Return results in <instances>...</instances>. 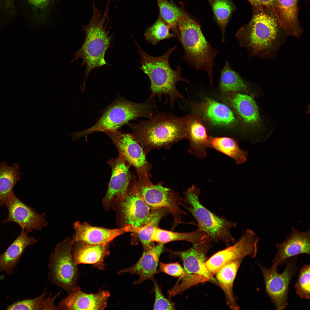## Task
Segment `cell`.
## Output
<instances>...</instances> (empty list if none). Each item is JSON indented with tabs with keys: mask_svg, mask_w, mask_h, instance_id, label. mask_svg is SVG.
<instances>
[{
	"mask_svg": "<svg viewBox=\"0 0 310 310\" xmlns=\"http://www.w3.org/2000/svg\"><path fill=\"white\" fill-rule=\"evenodd\" d=\"M72 238L59 243L49 261L48 276L53 283L69 294L75 287L79 276L77 265L72 256Z\"/></svg>",
	"mask_w": 310,
	"mask_h": 310,
	"instance_id": "obj_9",
	"label": "cell"
},
{
	"mask_svg": "<svg viewBox=\"0 0 310 310\" xmlns=\"http://www.w3.org/2000/svg\"><path fill=\"white\" fill-rule=\"evenodd\" d=\"M15 0H0V30L18 15Z\"/></svg>",
	"mask_w": 310,
	"mask_h": 310,
	"instance_id": "obj_38",
	"label": "cell"
},
{
	"mask_svg": "<svg viewBox=\"0 0 310 310\" xmlns=\"http://www.w3.org/2000/svg\"><path fill=\"white\" fill-rule=\"evenodd\" d=\"M19 169L17 163L11 166L5 162L0 164V207L4 205L15 185L21 179Z\"/></svg>",
	"mask_w": 310,
	"mask_h": 310,
	"instance_id": "obj_30",
	"label": "cell"
},
{
	"mask_svg": "<svg viewBox=\"0 0 310 310\" xmlns=\"http://www.w3.org/2000/svg\"><path fill=\"white\" fill-rule=\"evenodd\" d=\"M215 19L222 33V41L225 42L226 28L235 9L231 0H209Z\"/></svg>",
	"mask_w": 310,
	"mask_h": 310,
	"instance_id": "obj_34",
	"label": "cell"
},
{
	"mask_svg": "<svg viewBox=\"0 0 310 310\" xmlns=\"http://www.w3.org/2000/svg\"><path fill=\"white\" fill-rule=\"evenodd\" d=\"M107 163L111 169V175L106 193L102 201L104 209L108 211L118 201L125 195L133 175L131 166L121 155L110 159Z\"/></svg>",
	"mask_w": 310,
	"mask_h": 310,
	"instance_id": "obj_15",
	"label": "cell"
},
{
	"mask_svg": "<svg viewBox=\"0 0 310 310\" xmlns=\"http://www.w3.org/2000/svg\"><path fill=\"white\" fill-rule=\"evenodd\" d=\"M111 140L121 155L136 170L138 177L147 183L151 182V163L147 160V155L141 146L131 134L122 132L118 130L104 132Z\"/></svg>",
	"mask_w": 310,
	"mask_h": 310,
	"instance_id": "obj_12",
	"label": "cell"
},
{
	"mask_svg": "<svg viewBox=\"0 0 310 310\" xmlns=\"http://www.w3.org/2000/svg\"><path fill=\"white\" fill-rule=\"evenodd\" d=\"M209 239L207 234L198 229L191 232L181 233L167 230L158 227L154 232L151 240L154 242L164 244L172 241H185L193 244Z\"/></svg>",
	"mask_w": 310,
	"mask_h": 310,
	"instance_id": "obj_29",
	"label": "cell"
},
{
	"mask_svg": "<svg viewBox=\"0 0 310 310\" xmlns=\"http://www.w3.org/2000/svg\"><path fill=\"white\" fill-rule=\"evenodd\" d=\"M297 260L296 257L288 260L284 271L280 274L276 268L266 269L258 264L266 292L277 310H284L288 305L289 285L297 270Z\"/></svg>",
	"mask_w": 310,
	"mask_h": 310,
	"instance_id": "obj_14",
	"label": "cell"
},
{
	"mask_svg": "<svg viewBox=\"0 0 310 310\" xmlns=\"http://www.w3.org/2000/svg\"><path fill=\"white\" fill-rule=\"evenodd\" d=\"M208 148L215 149L232 158L237 164L247 160V152L241 149L234 139L228 137H209Z\"/></svg>",
	"mask_w": 310,
	"mask_h": 310,
	"instance_id": "obj_28",
	"label": "cell"
},
{
	"mask_svg": "<svg viewBox=\"0 0 310 310\" xmlns=\"http://www.w3.org/2000/svg\"><path fill=\"white\" fill-rule=\"evenodd\" d=\"M28 232L22 229L19 235L13 241L5 252L0 254V272L4 271L7 274H13L26 248L36 242L33 237H29Z\"/></svg>",
	"mask_w": 310,
	"mask_h": 310,
	"instance_id": "obj_25",
	"label": "cell"
},
{
	"mask_svg": "<svg viewBox=\"0 0 310 310\" xmlns=\"http://www.w3.org/2000/svg\"><path fill=\"white\" fill-rule=\"evenodd\" d=\"M200 189L194 185L184 191L183 206L193 216L197 223L198 229L207 234L213 243L221 241L227 247L236 240L230 230L237 226V223L228 220L224 216L216 215L204 206L199 199Z\"/></svg>",
	"mask_w": 310,
	"mask_h": 310,
	"instance_id": "obj_7",
	"label": "cell"
},
{
	"mask_svg": "<svg viewBox=\"0 0 310 310\" xmlns=\"http://www.w3.org/2000/svg\"><path fill=\"white\" fill-rule=\"evenodd\" d=\"M74 243L81 241L91 244L108 243L115 238L127 232L135 233L137 227L132 225L115 229H108L92 226L86 222L77 221L73 224Z\"/></svg>",
	"mask_w": 310,
	"mask_h": 310,
	"instance_id": "obj_17",
	"label": "cell"
},
{
	"mask_svg": "<svg viewBox=\"0 0 310 310\" xmlns=\"http://www.w3.org/2000/svg\"><path fill=\"white\" fill-rule=\"evenodd\" d=\"M156 1L160 11V15L168 24L173 33L177 36L179 34L178 21L182 14L181 8L177 7L172 1Z\"/></svg>",
	"mask_w": 310,
	"mask_h": 310,
	"instance_id": "obj_35",
	"label": "cell"
},
{
	"mask_svg": "<svg viewBox=\"0 0 310 310\" xmlns=\"http://www.w3.org/2000/svg\"><path fill=\"white\" fill-rule=\"evenodd\" d=\"M168 211L165 208H161L152 210L151 218L146 225L140 227L139 231L135 234L143 247L144 251L148 250L155 245L151 240V237L157 227L161 220L165 215Z\"/></svg>",
	"mask_w": 310,
	"mask_h": 310,
	"instance_id": "obj_32",
	"label": "cell"
},
{
	"mask_svg": "<svg viewBox=\"0 0 310 310\" xmlns=\"http://www.w3.org/2000/svg\"><path fill=\"white\" fill-rule=\"evenodd\" d=\"M137 178L133 175L125 195L117 201L112 208L116 213V224L119 228L129 225L142 227L151 218L152 210L138 191L136 185Z\"/></svg>",
	"mask_w": 310,
	"mask_h": 310,
	"instance_id": "obj_10",
	"label": "cell"
},
{
	"mask_svg": "<svg viewBox=\"0 0 310 310\" xmlns=\"http://www.w3.org/2000/svg\"><path fill=\"white\" fill-rule=\"evenodd\" d=\"M193 113L202 112L204 115L214 125H225L232 124L235 120V116L226 105L212 99L206 98L199 105L191 103Z\"/></svg>",
	"mask_w": 310,
	"mask_h": 310,
	"instance_id": "obj_26",
	"label": "cell"
},
{
	"mask_svg": "<svg viewBox=\"0 0 310 310\" xmlns=\"http://www.w3.org/2000/svg\"><path fill=\"white\" fill-rule=\"evenodd\" d=\"M133 39L138 48V52L140 57L139 61L141 66L139 69L148 75L150 80L151 92L148 98L153 99L156 97L161 100L164 96L166 99H168L170 107L173 108L178 99L183 98L176 88V83L179 81L189 83L188 80L181 77L182 69L181 67L178 66L174 70L169 63V57L176 50L177 46L169 49L161 56L153 57L144 52Z\"/></svg>",
	"mask_w": 310,
	"mask_h": 310,
	"instance_id": "obj_4",
	"label": "cell"
},
{
	"mask_svg": "<svg viewBox=\"0 0 310 310\" xmlns=\"http://www.w3.org/2000/svg\"><path fill=\"white\" fill-rule=\"evenodd\" d=\"M252 8L251 19L238 30L237 39L250 56L275 59L287 35L276 17L268 10Z\"/></svg>",
	"mask_w": 310,
	"mask_h": 310,
	"instance_id": "obj_1",
	"label": "cell"
},
{
	"mask_svg": "<svg viewBox=\"0 0 310 310\" xmlns=\"http://www.w3.org/2000/svg\"><path fill=\"white\" fill-rule=\"evenodd\" d=\"M228 98L230 104L246 125L252 129H260L261 122L258 108L251 96L235 92Z\"/></svg>",
	"mask_w": 310,
	"mask_h": 310,
	"instance_id": "obj_24",
	"label": "cell"
},
{
	"mask_svg": "<svg viewBox=\"0 0 310 310\" xmlns=\"http://www.w3.org/2000/svg\"><path fill=\"white\" fill-rule=\"evenodd\" d=\"M276 9L279 25L287 35L300 37L303 30L298 20V0H276Z\"/></svg>",
	"mask_w": 310,
	"mask_h": 310,
	"instance_id": "obj_23",
	"label": "cell"
},
{
	"mask_svg": "<svg viewBox=\"0 0 310 310\" xmlns=\"http://www.w3.org/2000/svg\"><path fill=\"white\" fill-rule=\"evenodd\" d=\"M277 251L271 267L277 269L289 258L301 254H310V230L300 231L292 227L290 233L282 242L276 244Z\"/></svg>",
	"mask_w": 310,
	"mask_h": 310,
	"instance_id": "obj_18",
	"label": "cell"
},
{
	"mask_svg": "<svg viewBox=\"0 0 310 310\" xmlns=\"http://www.w3.org/2000/svg\"><path fill=\"white\" fill-rule=\"evenodd\" d=\"M259 240V237L253 230L247 229L232 245L216 253L207 259L205 266L214 276L221 267L233 261L247 256L255 258Z\"/></svg>",
	"mask_w": 310,
	"mask_h": 310,
	"instance_id": "obj_13",
	"label": "cell"
},
{
	"mask_svg": "<svg viewBox=\"0 0 310 310\" xmlns=\"http://www.w3.org/2000/svg\"><path fill=\"white\" fill-rule=\"evenodd\" d=\"M136 185L140 195L152 210L165 208L172 214L174 218L172 231L178 225L183 223L181 216L188 214L180 208L183 206L185 200L178 193L163 186L161 183L155 185L152 182L146 183L139 178L136 179Z\"/></svg>",
	"mask_w": 310,
	"mask_h": 310,
	"instance_id": "obj_11",
	"label": "cell"
},
{
	"mask_svg": "<svg viewBox=\"0 0 310 310\" xmlns=\"http://www.w3.org/2000/svg\"><path fill=\"white\" fill-rule=\"evenodd\" d=\"M186 116L188 151L198 158L204 159L207 156L209 138L206 128L197 114L192 113Z\"/></svg>",
	"mask_w": 310,
	"mask_h": 310,
	"instance_id": "obj_21",
	"label": "cell"
},
{
	"mask_svg": "<svg viewBox=\"0 0 310 310\" xmlns=\"http://www.w3.org/2000/svg\"><path fill=\"white\" fill-rule=\"evenodd\" d=\"M219 87L224 92H238L246 90L248 85L226 61L221 72Z\"/></svg>",
	"mask_w": 310,
	"mask_h": 310,
	"instance_id": "obj_33",
	"label": "cell"
},
{
	"mask_svg": "<svg viewBox=\"0 0 310 310\" xmlns=\"http://www.w3.org/2000/svg\"><path fill=\"white\" fill-rule=\"evenodd\" d=\"M310 269L309 264L303 265L300 270L295 285L297 294L302 299H310Z\"/></svg>",
	"mask_w": 310,
	"mask_h": 310,
	"instance_id": "obj_37",
	"label": "cell"
},
{
	"mask_svg": "<svg viewBox=\"0 0 310 310\" xmlns=\"http://www.w3.org/2000/svg\"><path fill=\"white\" fill-rule=\"evenodd\" d=\"M154 287L155 294L154 310H175V303L166 298L162 294L160 288L156 280L152 279Z\"/></svg>",
	"mask_w": 310,
	"mask_h": 310,
	"instance_id": "obj_39",
	"label": "cell"
},
{
	"mask_svg": "<svg viewBox=\"0 0 310 310\" xmlns=\"http://www.w3.org/2000/svg\"><path fill=\"white\" fill-rule=\"evenodd\" d=\"M108 243L91 244L75 242L72 249L74 263L77 266L81 264H92L98 269L103 270L104 259L110 253Z\"/></svg>",
	"mask_w": 310,
	"mask_h": 310,
	"instance_id": "obj_22",
	"label": "cell"
},
{
	"mask_svg": "<svg viewBox=\"0 0 310 310\" xmlns=\"http://www.w3.org/2000/svg\"><path fill=\"white\" fill-rule=\"evenodd\" d=\"M252 7L265 8L270 11L276 18V0H247Z\"/></svg>",
	"mask_w": 310,
	"mask_h": 310,
	"instance_id": "obj_41",
	"label": "cell"
},
{
	"mask_svg": "<svg viewBox=\"0 0 310 310\" xmlns=\"http://www.w3.org/2000/svg\"><path fill=\"white\" fill-rule=\"evenodd\" d=\"M131 133L146 154L153 149L170 148L187 136V116L179 117L166 112L139 123H130Z\"/></svg>",
	"mask_w": 310,
	"mask_h": 310,
	"instance_id": "obj_2",
	"label": "cell"
},
{
	"mask_svg": "<svg viewBox=\"0 0 310 310\" xmlns=\"http://www.w3.org/2000/svg\"><path fill=\"white\" fill-rule=\"evenodd\" d=\"M159 270L170 276L181 279L185 277L186 272L184 268L178 262L164 263L159 261Z\"/></svg>",
	"mask_w": 310,
	"mask_h": 310,
	"instance_id": "obj_40",
	"label": "cell"
},
{
	"mask_svg": "<svg viewBox=\"0 0 310 310\" xmlns=\"http://www.w3.org/2000/svg\"><path fill=\"white\" fill-rule=\"evenodd\" d=\"M159 113L153 99L148 98L143 102L136 103L120 99L108 107L94 125L71 135L73 140H77L94 132L117 130L131 120L141 117L151 118Z\"/></svg>",
	"mask_w": 310,
	"mask_h": 310,
	"instance_id": "obj_6",
	"label": "cell"
},
{
	"mask_svg": "<svg viewBox=\"0 0 310 310\" xmlns=\"http://www.w3.org/2000/svg\"><path fill=\"white\" fill-rule=\"evenodd\" d=\"M213 242L210 239L193 244L186 250L180 251L169 250L172 257L180 258L183 262L186 276L178 279L168 293L171 297L181 294L186 290L199 283L207 282H216L214 276L208 271L204 264L208 253L212 247Z\"/></svg>",
	"mask_w": 310,
	"mask_h": 310,
	"instance_id": "obj_8",
	"label": "cell"
},
{
	"mask_svg": "<svg viewBox=\"0 0 310 310\" xmlns=\"http://www.w3.org/2000/svg\"><path fill=\"white\" fill-rule=\"evenodd\" d=\"M182 14L177 24V36L184 51L183 59L197 70L208 74L211 84L213 81L214 59L219 51L213 48L204 36L200 23L186 11L183 3H180Z\"/></svg>",
	"mask_w": 310,
	"mask_h": 310,
	"instance_id": "obj_5",
	"label": "cell"
},
{
	"mask_svg": "<svg viewBox=\"0 0 310 310\" xmlns=\"http://www.w3.org/2000/svg\"><path fill=\"white\" fill-rule=\"evenodd\" d=\"M110 296L108 292L104 290L96 294L86 293L77 286L58 304L57 307L60 310H103Z\"/></svg>",
	"mask_w": 310,
	"mask_h": 310,
	"instance_id": "obj_19",
	"label": "cell"
},
{
	"mask_svg": "<svg viewBox=\"0 0 310 310\" xmlns=\"http://www.w3.org/2000/svg\"><path fill=\"white\" fill-rule=\"evenodd\" d=\"M164 245L158 243L150 249L144 251L142 256L135 264L130 267L121 270L118 274L122 275L128 273L138 275L139 278L134 282L135 285L152 279L153 276L158 273L157 268L159 258L164 250Z\"/></svg>",
	"mask_w": 310,
	"mask_h": 310,
	"instance_id": "obj_20",
	"label": "cell"
},
{
	"mask_svg": "<svg viewBox=\"0 0 310 310\" xmlns=\"http://www.w3.org/2000/svg\"><path fill=\"white\" fill-rule=\"evenodd\" d=\"M108 2L104 11L96 7L94 1L92 2L93 12L91 19L86 25L82 24V30L85 33V38L80 48L75 51L72 62L80 59L82 60L80 66H86L84 75L85 78L81 89H85L87 78L91 71L97 69L103 65H108L105 59L107 49L110 48L114 36L110 35V30L107 26L108 23Z\"/></svg>",
	"mask_w": 310,
	"mask_h": 310,
	"instance_id": "obj_3",
	"label": "cell"
},
{
	"mask_svg": "<svg viewBox=\"0 0 310 310\" xmlns=\"http://www.w3.org/2000/svg\"><path fill=\"white\" fill-rule=\"evenodd\" d=\"M170 28L159 15L154 23L146 30L144 33L146 40L149 42L156 45L160 41L177 37L170 32Z\"/></svg>",
	"mask_w": 310,
	"mask_h": 310,
	"instance_id": "obj_36",
	"label": "cell"
},
{
	"mask_svg": "<svg viewBox=\"0 0 310 310\" xmlns=\"http://www.w3.org/2000/svg\"><path fill=\"white\" fill-rule=\"evenodd\" d=\"M8 210V216L4 221L5 224L10 222L18 224L28 232L33 229L40 230L46 226L47 223L44 214H39L32 208L22 202L13 192L9 195L4 204Z\"/></svg>",
	"mask_w": 310,
	"mask_h": 310,
	"instance_id": "obj_16",
	"label": "cell"
},
{
	"mask_svg": "<svg viewBox=\"0 0 310 310\" xmlns=\"http://www.w3.org/2000/svg\"><path fill=\"white\" fill-rule=\"evenodd\" d=\"M39 296L35 298L18 301L8 306L7 310H58L54 304L55 298L60 293L53 297L51 294L46 297L49 292L45 291Z\"/></svg>",
	"mask_w": 310,
	"mask_h": 310,
	"instance_id": "obj_31",
	"label": "cell"
},
{
	"mask_svg": "<svg viewBox=\"0 0 310 310\" xmlns=\"http://www.w3.org/2000/svg\"><path fill=\"white\" fill-rule=\"evenodd\" d=\"M244 258L230 262L222 266L216 273L218 282L225 296L227 306L234 310L239 309L234 294V282L237 272Z\"/></svg>",
	"mask_w": 310,
	"mask_h": 310,
	"instance_id": "obj_27",
	"label": "cell"
}]
</instances>
